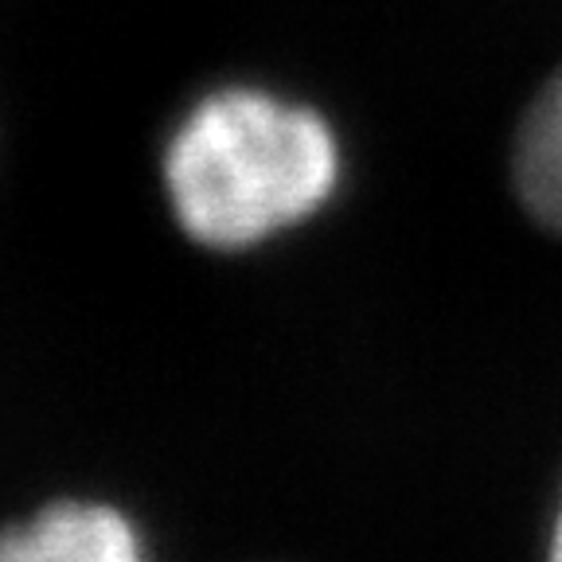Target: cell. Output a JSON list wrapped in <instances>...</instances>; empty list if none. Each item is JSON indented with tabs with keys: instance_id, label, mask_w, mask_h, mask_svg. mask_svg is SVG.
Listing matches in <instances>:
<instances>
[{
	"instance_id": "277c9868",
	"label": "cell",
	"mask_w": 562,
	"mask_h": 562,
	"mask_svg": "<svg viewBox=\"0 0 562 562\" xmlns=\"http://www.w3.org/2000/svg\"><path fill=\"white\" fill-rule=\"evenodd\" d=\"M547 562H562V501H559V512H554V524H551V543H547Z\"/></svg>"
},
{
	"instance_id": "3957f363",
	"label": "cell",
	"mask_w": 562,
	"mask_h": 562,
	"mask_svg": "<svg viewBox=\"0 0 562 562\" xmlns=\"http://www.w3.org/2000/svg\"><path fill=\"white\" fill-rule=\"evenodd\" d=\"M512 188L543 231L562 238V70L531 98L512 145Z\"/></svg>"
},
{
	"instance_id": "7a4b0ae2",
	"label": "cell",
	"mask_w": 562,
	"mask_h": 562,
	"mask_svg": "<svg viewBox=\"0 0 562 562\" xmlns=\"http://www.w3.org/2000/svg\"><path fill=\"white\" fill-rule=\"evenodd\" d=\"M0 562H149L137 527L110 504L63 501L0 531Z\"/></svg>"
},
{
	"instance_id": "6da1fadb",
	"label": "cell",
	"mask_w": 562,
	"mask_h": 562,
	"mask_svg": "<svg viewBox=\"0 0 562 562\" xmlns=\"http://www.w3.org/2000/svg\"><path fill=\"white\" fill-rule=\"evenodd\" d=\"M340 176L333 125L313 105L258 87L211 90L165 145L176 223L211 250H250L313 220Z\"/></svg>"
}]
</instances>
